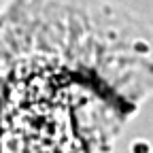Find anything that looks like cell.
I'll list each match as a JSON object with an SVG mask.
<instances>
[{
    "mask_svg": "<svg viewBox=\"0 0 153 153\" xmlns=\"http://www.w3.org/2000/svg\"><path fill=\"white\" fill-rule=\"evenodd\" d=\"M134 51L136 53H140V55H147V53H151V45L149 43H145V41H134Z\"/></svg>",
    "mask_w": 153,
    "mask_h": 153,
    "instance_id": "obj_2",
    "label": "cell"
},
{
    "mask_svg": "<svg viewBox=\"0 0 153 153\" xmlns=\"http://www.w3.org/2000/svg\"><path fill=\"white\" fill-rule=\"evenodd\" d=\"M130 153H153V147H151L149 140L136 138V140H132V145H130Z\"/></svg>",
    "mask_w": 153,
    "mask_h": 153,
    "instance_id": "obj_1",
    "label": "cell"
}]
</instances>
